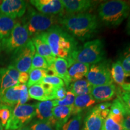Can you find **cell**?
Here are the masks:
<instances>
[{
  "mask_svg": "<svg viewBox=\"0 0 130 130\" xmlns=\"http://www.w3.org/2000/svg\"><path fill=\"white\" fill-rule=\"evenodd\" d=\"M58 24L69 35L82 42L94 37L99 28L96 16L86 12L58 16Z\"/></svg>",
  "mask_w": 130,
  "mask_h": 130,
  "instance_id": "obj_1",
  "label": "cell"
},
{
  "mask_svg": "<svg viewBox=\"0 0 130 130\" xmlns=\"http://www.w3.org/2000/svg\"><path fill=\"white\" fill-rule=\"evenodd\" d=\"M45 35L55 57L64 58L68 60L79 46L77 39L59 25L54 26L45 32Z\"/></svg>",
  "mask_w": 130,
  "mask_h": 130,
  "instance_id": "obj_2",
  "label": "cell"
},
{
  "mask_svg": "<svg viewBox=\"0 0 130 130\" xmlns=\"http://www.w3.org/2000/svg\"><path fill=\"white\" fill-rule=\"evenodd\" d=\"M100 20L108 27H116L128 17L130 4L122 0H113L101 3L98 9Z\"/></svg>",
  "mask_w": 130,
  "mask_h": 130,
  "instance_id": "obj_3",
  "label": "cell"
},
{
  "mask_svg": "<svg viewBox=\"0 0 130 130\" xmlns=\"http://www.w3.org/2000/svg\"><path fill=\"white\" fill-rule=\"evenodd\" d=\"M58 16L42 13L30 6L22 19V24L27 28L30 36L32 37L58 25Z\"/></svg>",
  "mask_w": 130,
  "mask_h": 130,
  "instance_id": "obj_4",
  "label": "cell"
},
{
  "mask_svg": "<svg viewBox=\"0 0 130 130\" xmlns=\"http://www.w3.org/2000/svg\"><path fill=\"white\" fill-rule=\"evenodd\" d=\"M105 54L103 41L95 39L86 42L83 46H78L68 60L93 65L102 61Z\"/></svg>",
  "mask_w": 130,
  "mask_h": 130,
  "instance_id": "obj_5",
  "label": "cell"
},
{
  "mask_svg": "<svg viewBox=\"0 0 130 130\" xmlns=\"http://www.w3.org/2000/svg\"><path fill=\"white\" fill-rule=\"evenodd\" d=\"M36 116V104L16 105L5 126L6 130H17L25 126Z\"/></svg>",
  "mask_w": 130,
  "mask_h": 130,
  "instance_id": "obj_6",
  "label": "cell"
},
{
  "mask_svg": "<svg viewBox=\"0 0 130 130\" xmlns=\"http://www.w3.org/2000/svg\"><path fill=\"white\" fill-rule=\"evenodd\" d=\"M30 37L25 26L18 22L9 36L1 42V49L7 53H14L28 43Z\"/></svg>",
  "mask_w": 130,
  "mask_h": 130,
  "instance_id": "obj_7",
  "label": "cell"
},
{
  "mask_svg": "<svg viewBox=\"0 0 130 130\" xmlns=\"http://www.w3.org/2000/svg\"><path fill=\"white\" fill-rule=\"evenodd\" d=\"M36 52L31 39L23 47L13 53L10 65L20 72H29Z\"/></svg>",
  "mask_w": 130,
  "mask_h": 130,
  "instance_id": "obj_8",
  "label": "cell"
},
{
  "mask_svg": "<svg viewBox=\"0 0 130 130\" xmlns=\"http://www.w3.org/2000/svg\"><path fill=\"white\" fill-rule=\"evenodd\" d=\"M86 77L87 81L92 86L113 84L109 64L107 61L92 65Z\"/></svg>",
  "mask_w": 130,
  "mask_h": 130,
  "instance_id": "obj_9",
  "label": "cell"
},
{
  "mask_svg": "<svg viewBox=\"0 0 130 130\" xmlns=\"http://www.w3.org/2000/svg\"><path fill=\"white\" fill-rule=\"evenodd\" d=\"M30 2L42 13L59 16L64 14V9L61 0H31Z\"/></svg>",
  "mask_w": 130,
  "mask_h": 130,
  "instance_id": "obj_10",
  "label": "cell"
},
{
  "mask_svg": "<svg viewBox=\"0 0 130 130\" xmlns=\"http://www.w3.org/2000/svg\"><path fill=\"white\" fill-rule=\"evenodd\" d=\"M27 6V1L22 0H4L0 4V12L16 19L25 13Z\"/></svg>",
  "mask_w": 130,
  "mask_h": 130,
  "instance_id": "obj_11",
  "label": "cell"
},
{
  "mask_svg": "<svg viewBox=\"0 0 130 130\" xmlns=\"http://www.w3.org/2000/svg\"><path fill=\"white\" fill-rule=\"evenodd\" d=\"M19 75L20 72L10 64L7 68H0V93L19 85Z\"/></svg>",
  "mask_w": 130,
  "mask_h": 130,
  "instance_id": "obj_12",
  "label": "cell"
},
{
  "mask_svg": "<svg viewBox=\"0 0 130 130\" xmlns=\"http://www.w3.org/2000/svg\"><path fill=\"white\" fill-rule=\"evenodd\" d=\"M31 40L35 47L36 51L46 60L49 65L52 64L56 57L52 53L51 48L47 42L45 32L32 36Z\"/></svg>",
  "mask_w": 130,
  "mask_h": 130,
  "instance_id": "obj_13",
  "label": "cell"
},
{
  "mask_svg": "<svg viewBox=\"0 0 130 130\" xmlns=\"http://www.w3.org/2000/svg\"><path fill=\"white\" fill-rule=\"evenodd\" d=\"M48 72H51L50 75H55L62 79L64 81L65 86L69 87L71 83L69 74H68V62L67 60L62 58L56 57L54 62L49 65Z\"/></svg>",
  "mask_w": 130,
  "mask_h": 130,
  "instance_id": "obj_14",
  "label": "cell"
},
{
  "mask_svg": "<svg viewBox=\"0 0 130 130\" xmlns=\"http://www.w3.org/2000/svg\"><path fill=\"white\" fill-rule=\"evenodd\" d=\"M65 14L85 13L93 7L96 2L89 0H61Z\"/></svg>",
  "mask_w": 130,
  "mask_h": 130,
  "instance_id": "obj_15",
  "label": "cell"
},
{
  "mask_svg": "<svg viewBox=\"0 0 130 130\" xmlns=\"http://www.w3.org/2000/svg\"><path fill=\"white\" fill-rule=\"evenodd\" d=\"M117 89L115 84H105L92 86L90 95L96 102H104L111 100L116 94Z\"/></svg>",
  "mask_w": 130,
  "mask_h": 130,
  "instance_id": "obj_16",
  "label": "cell"
},
{
  "mask_svg": "<svg viewBox=\"0 0 130 130\" xmlns=\"http://www.w3.org/2000/svg\"><path fill=\"white\" fill-rule=\"evenodd\" d=\"M54 107L53 100L40 101L36 104V116L39 120L48 122L54 128L55 121L53 115Z\"/></svg>",
  "mask_w": 130,
  "mask_h": 130,
  "instance_id": "obj_17",
  "label": "cell"
},
{
  "mask_svg": "<svg viewBox=\"0 0 130 130\" xmlns=\"http://www.w3.org/2000/svg\"><path fill=\"white\" fill-rule=\"evenodd\" d=\"M53 89V87L46 84H35L28 88L29 96L30 98L40 101L53 100L52 93Z\"/></svg>",
  "mask_w": 130,
  "mask_h": 130,
  "instance_id": "obj_18",
  "label": "cell"
},
{
  "mask_svg": "<svg viewBox=\"0 0 130 130\" xmlns=\"http://www.w3.org/2000/svg\"><path fill=\"white\" fill-rule=\"evenodd\" d=\"M104 120L101 111L96 107H94L85 118L83 130H101Z\"/></svg>",
  "mask_w": 130,
  "mask_h": 130,
  "instance_id": "obj_19",
  "label": "cell"
},
{
  "mask_svg": "<svg viewBox=\"0 0 130 130\" xmlns=\"http://www.w3.org/2000/svg\"><path fill=\"white\" fill-rule=\"evenodd\" d=\"M68 62V74L71 82L80 80L86 77L90 66L84 63L67 60Z\"/></svg>",
  "mask_w": 130,
  "mask_h": 130,
  "instance_id": "obj_20",
  "label": "cell"
},
{
  "mask_svg": "<svg viewBox=\"0 0 130 130\" xmlns=\"http://www.w3.org/2000/svg\"><path fill=\"white\" fill-rule=\"evenodd\" d=\"M72 107L56 106L53 109V115L55 121L54 128L56 130H61L64 123L67 122L72 115Z\"/></svg>",
  "mask_w": 130,
  "mask_h": 130,
  "instance_id": "obj_21",
  "label": "cell"
},
{
  "mask_svg": "<svg viewBox=\"0 0 130 130\" xmlns=\"http://www.w3.org/2000/svg\"><path fill=\"white\" fill-rule=\"evenodd\" d=\"M21 84L7 89L0 93V103L14 107L20 100Z\"/></svg>",
  "mask_w": 130,
  "mask_h": 130,
  "instance_id": "obj_22",
  "label": "cell"
},
{
  "mask_svg": "<svg viewBox=\"0 0 130 130\" xmlns=\"http://www.w3.org/2000/svg\"><path fill=\"white\" fill-rule=\"evenodd\" d=\"M96 101L90 94L75 96L74 105L72 106V115L81 113L84 110L87 109L95 104Z\"/></svg>",
  "mask_w": 130,
  "mask_h": 130,
  "instance_id": "obj_23",
  "label": "cell"
},
{
  "mask_svg": "<svg viewBox=\"0 0 130 130\" xmlns=\"http://www.w3.org/2000/svg\"><path fill=\"white\" fill-rule=\"evenodd\" d=\"M16 19L0 12V40L3 41L9 36L17 23Z\"/></svg>",
  "mask_w": 130,
  "mask_h": 130,
  "instance_id": "obj_24",
  "label": "cell"
},
{
  "mask_svg": "<svg viewBox=\"0 0 130 130\" xmlns=\"http://www.w3.org/2000/svg\"><path fill=\"white\" fill-rule=\"evenodd\" d=\"M92 86L86 79H80L74 82H72L69 84L68 89L72 93L77 96L90 94Z\"/></svg>",
  "mask_w": 130,
  "mask_h": 130,
  "instance_id": "obj_25",
  "label": "cell"
},
{
  "mask_svg": "<svg viewBox=\"0 0 130 130\" xmlns=\"http://www.w3.org/2000/svg\"><path fill=\"white\" fill-rule=\"evenodd\" d=\"M110 71H111L113 81H115L118 85L121 86H122L125 83L126 74L121 61L118 60L115 63H113Z\"/></svg>",
  "mask_w": 130,
  "mask_h": 130,
  "instance_id": "obj_26",
  "label": "cell"
},
{
  "mask_svg": "<svg viewBox=\"0 0 130 130\" xmlns=\"http://www.w3.org/2000/svg\"><path fill=\"white\" fill-rule=\"evenodd\" d=\"M29 79L27 83V87L29 88L35 84L41 82L42 79L48 75V70L43 69H35L29 71Z\"/></svg>",
  "mask_w": 130,
  "mask_h": 130,
  "instance_id": "obj_27",
  "label": "cell"
},
{
  "mask_svg": "<svg viewBox=\"0 0 130 130\" xmlns=\"http://www.w3.org/2000/svg\"><path fill=\"white\" fill-rule=\"evenodd\" d=\"M119 60L121 61L126 76L130 74V43L126 45L119 55Z\"/></svg>",
  "mask_w": 130,
  "mask_h": 130,
  "instance_id": "obj_28",
  "label": "cell"
},
{
  "mask_svg": "<svg viewBox=\"0 0 130 130\" xmlns=\"http://www.w3.org/2000/svg\"><path fill=\"white\" fill-rule=\"evenodd\" d=\"M14 107L0 103V123L3 127L6 126L10 118Z\"/></svg>",
  "mask_w": 130,
  "mask_h": 130,
  "instance_id": "obj_29",
  "label": "cell"
},
{
  "mask_svg": "<svg viewBox=\"0 0 130 130\" xmlns=\"http://www.w3.org/2000/svg\"><path fill=\"white\" fill-rule=\"evenodd\" d=\"M81 113L74 115L64 123L61 130H79L81 125Z\"/></svg>",
  "mask_w": 130,
  "mask_h": 130,
  "instance_id": "obj_30",
  "label": "cell"
},
{
  "mask_svg": "<svg viewBox=\"0 0 130 130\" xmlns=\"http://www.w3.org/2000/svg\"><path fill=\"white\" fill-rule=\"evenodd\" d=\"M40 84H46L53 88L65 86V84L63 79L55 75H46L42 79Z\"/></svg>",
  "mask_w": 130,
  "mask_h": 130,
  "instance_id": "obj_31",
  "label": "cell"
},
{
  "mask_svg": "<svg viewBox=\"0 0 130 130\" xmlns=\"http://www.w3.org/2000/svg\"><path fill=\"white\" fill-rule=\"evenodd\" d=\"M49 64L46 60L43 57L40 56L36 51L35 52L33 58H32L31 66L30 71L35 69H48Z\"/></svg>",
  "mask_w": 130,
  "mask_h": 130,
  "instance_id": "obj_32",
  "label": "cell"
},
{
  "mask_svg": "<svg viewBox=\"0 0 130 130\" xmlns=\"http://www.w3.org/2000/svg\"><path fill=\"white\" fill-rule=\"evenodd\" d=\"M75 96L71 91L68 90L66 93V95L63 100H53L54 106H66L72 107L74 105Z\"/></svg>",
  "mask_w": 130,
  "mask_h": 130,
  "instance_id": "obj_33",
  "label": "cell"
},
{
  "mask_svg": "<svg viewBox=\"0 0 130 130\" xmlns=\"http://www.w3.org/2000/svg\"><path fill=\"white\" fill-rule=\"evenodd\" d=\"M117 96L122 104L126 114L130 115V92L119 90L117 93Z\"/></svg>",
  "mask_w": 130,
  "mask_h": 130,
  "instance_id": "obj_34",
  "label": "cell"
},
{
  "mask_svg": "<svg viewBox=\"0 0 130 130\" xmlns=\"http://www.w3.org/2000/svg\"><path fill=\"white\" fill-rule=\"evenodd\" d=\"M101 130H123L122 126L116 122L108 115L104 121Z\"/></svg>",
  "mask_w": 130,
  "mask_h": 130,
  "instance_id": "obj_35",
  "label": "cell"
},
{
  "mask_svg": "<svg viewBox=\"0 0 130 130\" xmlns=\"http://www.w3.org/2000/svg\"><path fill=\"white\" fill-rule=\"evenodd\" d=\"M29 127L31 130H56L51 124L40 120L32 122Z\"/></svg>",
  "mask_w": 130,
  "mask_h": 130,
  "instance_id": "obj_36",
  "label": "cell"
},
{
  "mask_svg": "<svg viewBox=\"0 0 130 130\" xmlns=\"http://www.w3.org/2000/svg\"><path fill=\"white\" fill-rule=\"evenodd\" d=\"M66 93H67V91H66V88L64 87H60L54 88L53 90V93H52L53 99L54 100H63L66 96Z\"/></svg>",
  "mask_w": 130,
  "mask_h": 130,
  "instance_id": "obj_37",
  "label": "cell"
},
{
  "mask_svg": "<svg viewBox=\"0 0 130 130\" xmlns=\"http://www.w3.org/2000/svg\"><path fill=\"white\" fill-rule=\"evenodd\" d=\"M29 99H30V96L28 95V87H27L26 84H21L20 100H19L18 105L25 104L26 102L29 100Z\"/></svg>",
  "mask_w": 130,
  "mask_h": 130,
  "instance_id": "obj_38",
  "label": "cell"
},
{
  "mask_svg": "<svg viewBox=\"0 0 130 130\" xmlns=\"http://www.w3.org/2000/svg\"><path fill=\"white\" fill-rule=\"evenodd\" d=\"M29 79V74L28 72H20L19 77V84H27Z\"/></svg>",
  "mask_w": 130,
  "mask_h": 130,
  "instance_id": "obj_39",
  "label": "cell"
},
{
  "mask_svg": "<svg viewBox=\"0 0 130 130\" xmlns=\"http://www.w3.org/2000/svg\"><path fill=\"white\" fill-rule=\"evenodd\" d=\"M123 130H130V115L125 117L122 123Z\"/></svg>",
  "mask_w": 130,
  "mask_h": 130,
  "instance_id": "obj_40",
  "label": "cell"
},
{
  "mask_svg": "<svg viewBox=\"0 0 130 130\" xmlns=\"http://www.w3.org/2000/svg\"><path fill=\"white\" fill-rule=\"evenodd\" d=\"M121 88L122 89V90L125 92H130V83H125L122 86H121Z\"/></svg>",
  "mask_w": 130,
  "mask_h": 130,
  "instance_id": "obj_41",
  "label": "cell"
},
{
  "mask_svg": "<svg viewBox=\"0 0 130 130\" xmlns=\"http://www.w3.org/2000/svg\"><path fill=\"white\" fill-rule=\"evenodd\" d=\"M126 31L128 35H130V14L129 15V18H128L127 26H126Z\"/></svg>",
  "mask_w": 130,
  "mask_h": 130,
  "instance_id": "obj_42",
  "label": "cell"
},
{
  "mask_svg": "<svg viewBox=\"0 0 130 130\" xmlns=\"http://www.w3.org/2000/svg\"><path fill=\"white\" fill-rule=\"evenodd\" d=\"M17 130H31V129L29 126H24V127H22V128H19V129H17Z\"/></svg>",
  "mask_w": 130,
  "mask_h": 130,
  "instance_id": "obj_43",
  "label": "cell"
},
{
  "mask_svg": "<svg viewBox=\"0 0 130 130\" xmlns=\"http://www.w3.org/2000/svg\"><path fill=\"white\" fill-rule=\"evenodd\" d=\"M0 130H3V126L1 125V123H0Z\"/></svg>",
  "mask_w": 130,
  "mask_h": 130,
  "instance_id": "obj_44",
  "label": "cell"
},
{
  "mask_svg": "<svg viewBox=\"0 0 130 130\" xmlns=\"http://www.w3.org/2000/svg\"><path fill=\"white\" fill-rule=\"evenodd\" d=\"M1 40H0V50H1Z\"/></svg>",
  "mask_w": 130,
  "mask_h": 130,
  "instance_id": "obj_45",
  "label": "cell"
}]
</instances>
